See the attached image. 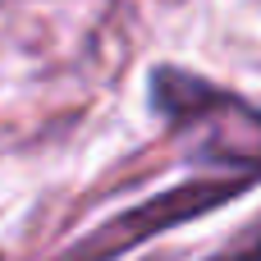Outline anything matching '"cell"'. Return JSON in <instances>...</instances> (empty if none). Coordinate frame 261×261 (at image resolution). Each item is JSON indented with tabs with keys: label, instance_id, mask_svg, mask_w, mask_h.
<instances>
[{
	"label": "cell",
	"instance_id": "obj_1",
	"mask_svg": "<svg viewBox=\"0 0 261 261\" xmlns=\"http://www.w3.org/2000/svg\"><path fill=\"white\" fill-rule=\"evenodd\" d=\"M156 101L170 115L188 119V124L193 119H211V161H220V165H252V161H261V115L243 110L239 101H229V96L206 87V106H193L179 73H161L156 78Z\"/></svg>",
	"mask_w": 261,
	"mask_h": 261
},
{
	"label": "cell",
	"instance_id": "obj_2",
	"mask_svg": "<svg viewBox=\"0 0 261 261\" xmlns=\"http://www.w3.org/2000/svg\"><path fill=\"white\" fill-rule=\"evenodd\" d=\"M220 261H261V239H252L248 248H239V252H229V257H220Z\"/></svg>",
	"mask_w": 261,
	"mask_h": 261
}]
</instances>
